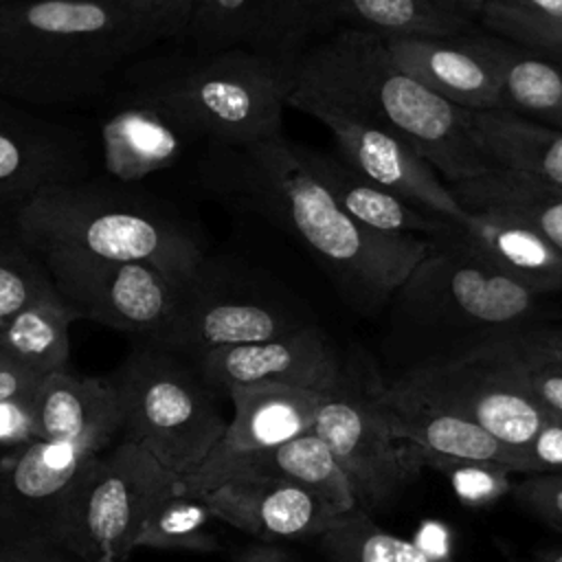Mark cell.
Segmentation results:
<instances>
[{
	"label": "cell",
	"instance_id": "6da1fadb",
	"mask_svg": "<svg viewBox=\"0 0 562 562\" xmlns=\"http://www.w3.org/2000/svg\"><path fill=\"white\" fill-rule=\"evenodd\" d=\"M206 178L226 200L292 237L360 314L389 305L435 241L382 235L351 220L307 171L283 134L252 145H211Z\"/></svg>",
	"mask_w": 562,
	"mask_h": 562
},
{
	"label": "cell",
	"instance_id": "b9f144b4",
	"mask_svg": "<svg viewBox=\"0 0 562 562\" xmlns=\"http://www.w3.org/2000/svg\"><path fill=\"white\" fill-rule=\"evenodd\" d=\"M22 538H31V533L11 505L7 483H4V476L0 470V544L22 540Z\"/></svg>",
	"mask_w": 562,
	"mask_h": 562
},
{
	"label": "cell",
	"instance_id": "9c48e42d",
	"mask_svg": "<svg viewBox=\"0 0 562 562\" xmlns=\"http://www.w3.org/2000/svg\"><path fill=\"white\" fill-rule=\"evenodd\" d=\"M57 294L77 314L156 345L180 314L187 288L147 263L59 246H33Z\"/></svg>",
	"mask_w": 562,
	"mask_h": 562
},
{
	"label": "cell",
	"instance_id": "d4e9b609",
	"mask_svg": "<svg viewBox=\"0 0 562 562\" xmlns=\"http://www.w3.org/2000/svg\"><path fill=\"white\" fill-rule=\"evenodd\" d=\"M446 235L536 294L547 296L562 290V252L533 228L507 215L468 211L461 222H452Z\"/></svg>",
	"mask_w": 562,
	"mask_h": 562
},
{
	"label": "cell",
	"instance_id": "83f0119b",
	"mask_svg": "<svg viewBox=\"0 0 562 562\" xmlns=\"http://www.w3.org/2000/svg\"><path fill=\"white\" fill-rule=\"evenodd\" d=\"M474 37L494 64L501 92L498 110L562 130V59L487 33L481 26Z\"/></svg>",
	"mask_w": 562,
	"mask_h": 562
},
{
	"label": "cell",
	"instance_id": "7dc6e473",
	"mask_svg": "<svg viewBox=\"0 0 562 562\" xmlns=\"http://www.w3.org/2000/svg\"><path fill=\"white\" fill-rule=\"evenodd\" d=\"M533 562H562V551H549V553H542L540 558H536Z\"/></svg>",
	"mask_w": 562,
	"mask_h": 562
},
{
	"label": "cell",
	"instance_id": "7a4b0ae2",
	"mask_svg": "<svg viewBox=\"0 0 562 562\" xmlns=\"http://www.w3.org/2000/svg\"><path fill=\"white\" fill-rule=\"evenodd\" d=\"M158 42V26L127 0H0V97L31 105L103 99Z\"/></svg>",
	"mask_w": 562,
	"mask_h": 562
},
{
	"label": "cell",
	"instance_id": "3957f363",
	"mask_svg": "<svg viewBox=\"0 0 562 562\" xmlns=\"http://www.w3.org/2000/svg\"><path fill=\"white\" fill-rule=\"evenodd\" d=\"M290 94L402 136L448 184L490 169L470 136L468 110L402 70L375 33L338 29L312 44L296 64Z\"/></svg>",
	"mask_w": 562,
	"mask_h": 562
},
{
	"label": "cell",
	"instance_id": "4316f807",
	"mask_svg": "<svg viewBox=\"0 0 562 562\" xmlns=\"http://www.w3.org/2000/svg\"><path fill=\"white\" fill-rule=\"evenodd\" d=\"M468 127L490 169L562 187V130L507 110H468Z\"/></svg>",
	"mask_w": 562,
	"mask_h": 562
},
{
	"label": "cell",
	"instance_id": "52a82bcc",
	"mask_svg": "<svg viewBox=\"0 0 562 562\" xmlns=\"http://www.w3.org/2000/svg\"><path fill=\"white\" fill-rule=\"evenodd\" d=\"M110 380L121 406V437L180 479L195 472L222 439L226 419L189 360L140 340Z\"/></svg>",
	"mask_w": 562,
	"mask_h": 562
},
{
	"label": "cell",
	"instance_id": "4dcf8cb0",
	"mask_svg": "<svg viewBox=\"0 0 562 562\" xmlns=\"http://www.w3.org/2000/svg\"><path fill=\"white\" fill-rule=\"evenodd\" d=\"M318 7L327 35L338 29H362L380 37L459 35L479 29L426 0H318Z\"/></svg>",
	"mask_w": 562,
	"mask_h": 562
},
{
	"label": "cell",
	"instance_id": "7402d4cb",
	"mask_svg": "<svg viewBox=\"0 0 562 562\" xmlns=\"http://www.w3.org/2000/svg\"><path fill=\"white\" fill-rule=\"evenodd\" d=\"M112 443V437H88L77 441L35 439L18 454L0 461L11 505L31 536L48 538L50 520L79 472L92 457Z\"/></svg>",
	"mask_w": 562,
	"mask_h": 562
},
{
	"label": "cell",
	"instance_id": "bcb514c9",
	"mask_svg": "<svg viewBox=\"0 0 562 562\" xmlns=\"http://www.w3.org/2000/svg\"><path fill=\"white\" fill-rule=\"evenodd\" d=\"M428 4L432 7H439L448 13H454V15H461L465 20H472L479 24V18L487 4V0H426Z\"/></svg>",
	"mask_w": 562,
	"mask_h": 562
},
{
	"label": "cell",
	"instance_id": "e0dca14e",
	"mask_svg": "<svg viewBox=\"0 0 562 562\" xmlns=\"http://www.w3.org/2000/svg\"><path fill=\"white\" fill-rule=\"evenodd\" d=\"M378 402L391 432L413 446L424 465L459 461L503 468L512 474H536L525 450L503 443L472 419L404 389L395 380L378 382Z\"/></svg>",
	"mask_w": 562,
	"mask_h": 562
},
{
	"label": "cell",
	"instance_id": "30bf717a",
	"mask_svg": "<svg viewBox=\"0 0 562 562\" xmlns=\"http://www.w3.org/2000/svg\"><path fill=\"white\" fill-rule=\"evenodd\" d=\"M395 382L472 419L518 450L527 448L547 415L527 389L507 338L450 358L417 362Z\"/></svg>",
	"mask_w": 562,
	"mask_h": 562
},
{
	"label": "cell",
	"instance_id": "7bdbcfd3",
	"mask_svg": "<svg viewBox=\"0 0 562 562\" xmlns=\"http://www.w3.org/2000/svg\"><path fill=\"white\" fill-rule=\"evenodd\" d=\"M40 380H42L40 375L29 373L22 367H18L0 356V400H7L20 391H26V389L35 386Z\"/></svg>",
	"mask_w": 562,
	"mask_h": 562
},
{
	"label": "cell",
	"instance_id": "ffe728a7",
	"mask_svg": "<svg viewBox=\"0 0 562 562\" xmlns=\"http://www.w3.org/2000/svg\"><path fill=\"white\" fill-rule=\"evenodd\" d=\"M474 31L382 40L402 70L446 101L463 110H498L501 92L496 70L487 53L479 46Z\"/></svg>",
	"mask_w": 562,
	"mask_h": 562
},
{
	"label": "cell",
	"instance_id": "603a6c76",
	"mask_svg": "<svg viewBox=\"0 0 562 562\" xmlns=\"http://www.w3.org/2000/svg\"><path fill=\"white\" fill-rule=\"evenodd\" d=\"M292 147L307 171L323 184L331 200L358 224L382 235H413L430 241L441 239L452 226L450 220L432 215L393 191L375 184L338 154H327L292 140Z\"/></svg>",
	"mask_w": 562,
	"mask_h": 562
},
{
	"label": "cell",
	"instance_id": "f1b7e54d",
	"mask_svg": "<svg viewBox=\"0 0 562 562\" xmlns=\"http://www.w3.org/2000/svg\"><path fill=\"white\" fill-rule=\"evenodd\" d=\"M450 189L465 211L507 215L533 228L562 252V187L494 167L452 182Z\"/></svg>",
	"mask_w": 562,
	"mask_h": 562
},
{
	"label": "cell",
	"instance_id": "9a60e30c",
	"mask_svg": "<svg viewBox=\"0 0 562 562\" xmlns=\"http://www.w3.org/2000/svg\"><path fill=\"white\" fill-rule=\"evenodd\" d=\"M325 35L318 0H200L180 40L195 50L246 48L294 72Z\"/></svg>",
	"mask_w": 562,
	"mask_h": 562
},
{
	"label": "cell",
	"instance_id": "f546056e",
	"mask_svg": "<svg viewBox=\"0 0 562 562\" xmlns=\"http://www.w3.org/2000/svg\"><path fill=\"white\" fill-rule=\"evenodd\" d=\"M77 314L55 292L44 294L0 327V356L40 378L66 371Z\"/></svg>",
	"mask_w": 562,
	"mask_h": 562
},
{
	"label": "cell",
	"instance_id": "f35d334b",
	"mask_svg": "<svg viewBox=\"0 0 562 562\" xmlns=\"http://www.w3.org/2000/svg\"><path fill=\"white\" fill-rule=\"evenodd\" d=\"M525 452L533 463L536 474L562 476V415L547 411Z\"/></svg>",
	"mask_w": 562,
	"mask_h": 562
},
{
	"label": "cell",
	"instance_id": "e575fe53",
	"mask_svg": "<svg viewBox=\"0 0 562 562\" xmlns=\"http://www.w3.org/2000/svg\"><path fill=\"white\" fill-rule=\"evenodd\" d=\"M507 342L531 395L544 411L562 415V327L540 325Z\"/></svg>",
	"mask_w": 562,
	"mask_h": 562
},
{
	"label": "cell",
	"instance_id": "836d02e7",
	"mask_svg": "<svg viewBox=\"0 0 562 562\" xmlns=\"http://www.w3.org/2000/svg\"><path fill=\"white\" fill-rule=\"evenodd\" d=\"M55 292L53 279L15 224L13 213H0V327L31 301Z\"/></svg>",
	"mask_w": 562,
	"mask_h": 562
},
{
	"label": "cell",
	"instance_id": "60d3db41",
	"mask_svg": "<svg viewBox=\"0 0 562 562\" xmlns=\"http://www.w3.org/2000/svg\"><path fill=\"white\" fill-rule=\"evenodd\" d=\"M0 562H81L46 536H31L0 544Z\"/></svg>",
	"mask_w": 562,
	"mask_h": 562
},
{
	"label": "cell",
	"instance_id": "8d00e7d4",
	"mask_svg": "<svg viewBox=\"0 0 562 562\" xmlns=\"http://www.w3.org/2000/svg\"><path fill=\"white\" fill-rule=\"evenodd\" d=\"M37 386L20 391L7 400H0V461L18 454L31 441L37 439L35 428V395Z\"/></svg>",
	"mask_w": 562,
	"mask_h": 562
},
{
	"label": "cell",
	"instance_id": "277c9868",
	"mask_svg": "<svg viewBox=\"0 0 562 562\" xmlns=\"http://www.w3.org/2000/svg\"><path fill=\"white\" fill-rule=\"evenodd\" d=\"M294 72L246 48L134 57L114 88L165 108L195 138L241 147L281 132Z\"/></svg>",
	"mask_w": 562,
	"mask_h": 562
},
{
	"label": "cell",
	"instance_id": "d6a6232c",
	"mask_svg": "<svg viewBox=\"0 0 562 562\" xmlns=\"http://www.w3.org/2000/svg\"><path fill=\"white\" fill-rule=\"evenodd\" d=\"M316 540L329 562H452L382 529L362 509L334 518Z\"/></svg>",
	"mask_w": 562,
	"mask_h": 562
},
{
	"label": "cell",
	"instance_id": "8992f818",
	"mask_svg": "<svg viewBox=\"0 0 562 562\" xmlns=\"http://www.w3.org/2000/svg\"><path fill=\"white\" fill-rule=\"evenodd\" d=\"M393 325L448 340L450 356L544 323V296L505 277L479 252L443 235L389 301Z\"/></svg>",
	"mask_w": 562,
	"mask_h": 562
},
{
	"label": "cell",
	"instance_id": "ab89813d",
	"mask_svg": "<svg viewBox=\"0 0 562 562\" xmlns=\"http://www.w3.org/2000/svg\"><path fill=\"white\" fill-rule=\"evenodd\" d=\"M130 7L143 15H147L162 40H180L189 24V18L200 0H127Z\"/></svg>",
	"mask_w": 562,
	"mask_h": 562
},
{
	"label": "cell",
	"instance_id": "ba28073f",
	"mask_svg": "<svg viewBox=\"0 0 562 562\" xmlns=\"http://www.w3.org/2000/svg\"><path fill=\"white\" fill-rule=\"evenodd\" d=\"M178 485V474L119 437L79 472L50 520L48 538L81 562H125L154 503Z\"/></svg>",
	"mask_w": 562,
	"mask_h": 562
},
{
	"label": "cell",
	"instance_id": "8fae6325",
	"mask_svg": "<svg viewBox=\"0 0 562 562\" xmlns=\"http://www.w3.org/2000/svg\"><path fill=\"white\" fill-rule=\"evenodd\" d=\"M378 382L349 367L340 386L323 397L312 426L367 514L386 509L424 468L419 452L391 432L378 402Z\"/></svg>",
	"mask_w": 562,
	"mask_h": 562
},
{
	"label": "cell",
	"instance_id": "44dd1931",
	"mask_svg": "<svg viewBox=\"0 0 562 562\" xmlns=\"http://www.w3.org/2000/svg\"><path fill=\"white\" fill-rule=\"evenodd\" d=\"M114 97L99 125L103 169L114 182L132 184L171 169L195 140L165 108L121 90Z\"/></svg>",
	"mask_w": 562,
	"mask_h": 562
},
{
	"label": "cell",
	"instance_id": "4fadbf2b",
	"mask_svg": "<svg viewBox=\"0 0 562 562\" xmlns=\"http://www.w3.org/2000/svg\"><path fill=\"white\" fill-rule=\"evenodd\" d=\"M94 160L86 130L0 97V213H15L50 187L92 178Z\"/></svg>",
	"mask_w": 562,
	"mask_h": 562
},
{
	"label": "cell",
	"instance_id": "74e56055",
	"mask_svg": "<svg viewBox=\"0 0 562 562\" xmlns=\"http://www.w3.org/2000/svg\"><path fill=\"white\" fill-rule=\"evenodd\" d=\"M516 496L542 522L562 531V476L529 474L516 487Z\"/></svg>",
	"mask_w": 562,
	"mask_h": 562
},
{
	"label": "cell",
	"instance_id": "cb8c5ba5",
	"mask_svg": "<svg viewBox=\"0 0 562 562\" xmlns=\"http://www.w3.org/2000/svg\"><path fill=\"white\" fill-rule=\"evenodd\" d=\"M244 476H270L288 481L312 494L334 518L360 509L349 476L314 430H307L274 448L231 461L202 485L198 496L231 479Z\"/></svg>",
	"mask_w": 562,
	"mask_h": 562
},
{
	"label": "cell",
	"instance_id": "5b68a950",
	"mask_svg": "<svg viewBox=\"0 0 562 562\" xmlns=\"http://www.w3.org/2000/svg\"><path fill=\"white\" fill-rule=\"evenodd\" d=\"M13 217L31 246L147 263L187 290L209 263L198 237L176 213L121 182L86 178L50 187Z\"/></svg>",
	"mask_w": 562,
	"mask_h": 562
},
{
	"label": "cell",
	"instance_id": "d6986e66",
	"mask_svg": "<svg viewBox=\"0 0 562 562\" xmlns=\"http://www.w3.org/2000/svg\"><path fill=\"white\" fill-rule=\"evenodd\" d=\"M202 501L217 520L268 544L318 538L334 520L312 494L270 476L231 479Z\"/></svg>",
	"mask_w": 562,
	"mask_h": 562
},
{
	"label": "cell",
	"instance_id": "484cf974",
	"mask_svg": "<svg viewBox=\"0 0 562 562\" xmlns=\"http://www.w3.org/2000/svg\"><path fill=\"white\" fill-rule=\"evenodd\" d=\"M37 439L77 441L121 437V406L110 378H83L66 371L44 375L35 395Z\"/></svg>",
	"mask_w": 562,
	"mask_h": 562
},
{
	"label": "cell",
	"instance_id": "d590c367",
	"mask_svg": "<svg viewBox=\"0 0 562 562\" xmlns=\"http://www.w3.org/2000/svg\"><path fill=\"white\" fill-rule=\"evenodd\" d=\"M479 26L487 33L562 59V18L533 15L487 0Z\"/></svg>",
	"mask_w": 562,
	"mask_h": 562
},
{
	"label": "cell",
	"instance_id": "ee69618b",
	"mask_svg": "<svg viewBox=\"0 0 562 562\" xmlns=\"http://www.w3.org/2000/svg\"><path fill=\"white\" fill-rule=\"evenodd\" d=\"M235 562H301L299 558H294L283 544H268V542H259V544H250L246 547Z\"/></svg>",
	"mask_w": 562,
	"mask_h": 562
},
{
	"label": "cell",
	"instance_id": "1f68e13d",
	"mask_svg": "<svg viewBox=\"0 0 562 562\" xmlns=\"http://www.w3.org/2000/svg\"><path fill=\"white\" fill-rule=\"evenodd\" d=\"M213 518L202 496L189 494L180 481V485L160 496L145 516L136 536V549L217 551L220 542L211 529Z\"/></svg>",
	"mask_w": 562,
	"mask_h": 562
},
{
	"label": "cell",
	"instance_id": "5bb4252c",
	"mask_svg": "<svg viewBox=\"0 0 562 562\" xmlns=\"http://www.w3.org/2000/svg\"><path fill=\"white\" fill-rule=\"evenodd\" d=\"M288 105L323 123L336 140V154L375 184L443 220L461 222L465 217L468 211L459 204L450 184L402 136L347 119L303 94H290Z\"/></svg>",
	"mask_w": 562,
	"mask_h": 562
},
{
	"label": "cell",
	"instance_id": "7c38bea8",
	"mask_svg": "<svg viewBox=\"0 0 562 562\" xmlns=\"http://www.w3.org/2000/svg\"><path fill=\"white\" fill-rule=\"evenodd\" d=\"M310 323V314L279 290L206 263L156 347L191 362L211 349L277 338Z\"/></svg>",
	"mask_w": 562,
	"mask_h": 562
},
{
	"label": "cell",
	"instance_id": "f6af8a7d",
	"mask_svg": "<svg viewBox=\"0 0 562 562\" xmlns=\"http://www.w3.org/2000/svg\"><path fill=\"white\" fill-rule=\"evenodd\" d=\"M492 2L518 9L525 13H533V15L562 18V0H492Z\"/></svg>",
	"mask_w": 562,
	"mask_h": 562
},
{
	"label": "cell",
	"instance_id": "ac0fdd59",
	"mask_svg": "<svg viewBox=\"0 0 562 562\" xmlns=\"http://www.w3.org/2000/svg\"><path fill=\"white\" fill-rule=\"evenodd\" d=\"M224 393L231 397L233 417L226 422L222 439L195 472L180 479L182 487L195 496L231 461L274 448L312 430L325 397L318 391L277 382L237 384Z\"/></svg>",
	"mask_w": 562,
	"mask_h": 562
},
{
	"label": "cell",
	"instance_id": "2e32d148",
	"mask_svg": "<svg viewBox=\"0 0 562 562\" xmlns=\"http://www.w3.org/2000/svg\"><path fill=\"white\" fill-rule=\"evenodd\" d=\"M191 364L213 391L277 382L323 395L338 389L349 369L334 340L316 323L259 342L217 347Z\"/></svg>",
	"mask_w": 562,
	"mask_h": 562
}]
</instances>
